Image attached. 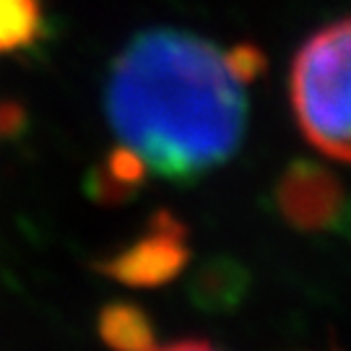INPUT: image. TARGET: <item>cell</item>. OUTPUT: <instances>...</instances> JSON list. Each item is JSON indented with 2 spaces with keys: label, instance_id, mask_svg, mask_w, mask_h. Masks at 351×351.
I'll list each match as a JSON object with an SVG mask.
<instances>
[{
  "label": "cell",
  "instance_id": "obj_10",
  "mask_svg": "<svg viewBox=\"0 0 351 351\" xmlns=\"http://www.w3.org/2000/svg\"><path fill=\"white\" fill-rule=\"evenodd\" d=\"M151 351H219L216 346L206 343V341H177V343H169V346H162V349H154Z\"/></svg>",
  "mask_w": 351,
  "mask_h": 351
},
{
  "label": "cell",
  "instance_id": "obj_2",
  "mask_svg": "<svg viewBox=\"0 0 351 351\" xmlns=\"http://www.w3.org/2000/svg\"><path fill=\"white\" fill-rule=\"evenodd\" d=\"M349 21L326 26L291 68V101L302 133L317 151L349 162Z\"/></svg>",
  "mask_w": 351,
  "mask_h": 351
},
{
  "label": "cell",
  "instance_id": "obj_5",
  "mask_svg": "<svg viewBox=\"0 0 351 351\" xmlns=\"http://www.w3.org/2000/svg\"><path fill=\"white\" fill-rule=\"evenodd\" d=\"M250 274L247 268L226 255L208 258L198 265L188 284L190 300L203 313H232L247 297Z\"/></svg>",
  "mask_w": 351,
  "mask_h": 351
},
{
  "label": "cell",
  "instance_id": "obj_7",
  "mask_svg": "<svg viewBox=\"0 0 351 351\" xmlns=\"http://www.w3.org/2000/svg\"><path fill=\"white\" fill-rule=\"evenodd\" d=\"M97 328L104 346L112 351H151L156 346L149 315L130 302H112L101 307Z\"/></svg>",
  "mask_w": 351,
  "mask_h": 351
},
{
  "label": "cell",
  "instance_id": "obj_3",
  "mask_svg": "<svg viewBox=\"0 0 351 351\" xmlns=\"http://www.w3.org/2000/svg\"><path fill=\"white\" fill-rule=\"evenodd\" d=\"M190 261L188 226L172 211H156L146 232L123 250L101 258L97 268L125 287L154 289L177 278Z\"/></svg>",
  "mask_w": 351,
  "mask_h": 351
},
{
  "label": "cell",
  "instance_id": "obj_4",
  "mask_svg": "<svg viewBox=\"0 0 351 351\" xmlns=\"http://www.w3.org/2000/svg\"><path fill=\"white\" fill-rule=\"evenodd\" d=\"M281 216L300 232H333L346 224V195L339 177L317 162H294L276 182Z\"/></svg>",
  "mask_w": 351,
  "mask_h": 351
},
{
  "label": "cell",
  "instance_id": "obj_1",
  "mask_svg": "<svg viewBox=\"0 0 351 351\" xmlns=\"http://www.w3.org/2000/svg\"><path fill=\"white\" fill-rule=\"evenodd\" d=\"M107 117L146 169L193 182L234 156L245 136L242 81L211 42L175 29L136 37L114 60Z\"/></svg>",
  "mask_w": 351,
  "mask_h": 351
},
{
  "label": "cell",
  "instance_id": "obj_9",
  "mask_svg": "<svg viewBox=\"0 0 351 351\" xmlns=\"http://www.w3.org/2000/svg\"><path fill=\"white\" fill-rule=\"evenodd\" d=\"M224 60H226V65H229V71L237 75L242 84H245V81H252V78H258L265 68V58L255 50V47H250V45L234 47L229 55H224Z\"/></svg>",
  "mask_w": 351,
  "mask_h": 351
},
{
  "label": "cell",
  "instance_id": "obj_6",
  "mask_svg": "<svg viewBox=\"0 0 351 351\" xmlns=\"http://www.w3.org/2000/svg\"><path fill=\"white\" fill-rule=\"evenodd\" d=\"M146 164L136 151L128 146H117L107 154V159L88 175V195L97 203H125L136 195V190L146 180Z\"/></svg>",
  "mask_w": 351,
  "mask_h": 351
},
{
  "label": "cell",
  "instance_id": "obj_8",
  "mask_svg": "<svg viewBox=\"0 0 351 351\" xmlns=\"http://www.w3.org/2000/svg\"><path fill=\"white\" fill-rule=\"evenodd\" d=\"M42 34L39 0H0V52L34 45Z\"/></svg>",
  "mask_w": 351,
  "mask_h": 351
}]
</instances>
